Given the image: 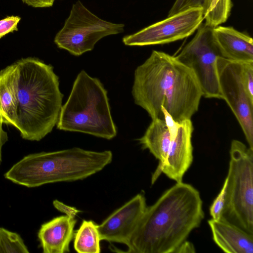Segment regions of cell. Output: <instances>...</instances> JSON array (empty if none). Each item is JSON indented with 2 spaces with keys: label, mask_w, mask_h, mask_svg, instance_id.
<instances>
[{
  "label": "cell",
  "mask_w": 253,
  "mask_h": 253,
  "mask_svg": "<svg viewBox=\"0 0 253 253\" xmlns=\"http://www.w3.org/2000/svg\"><path fill=\"white\" fill-rule=\"evenodd\" d=\"M113 159L110 150L101 152L79 147L29 154L4 174L5 179L27 188L84 179L102 170Z\"/></svg>",
  "instance_id": "cell-4"
},
{
  "label": "cell",
  "mask_w": 253,
  "mask_h": 253,
  "mask_svg": "<svg viewBox=\"0 0 253 253\" xmlns=\"http://www.w3.org/2000/svg\"><path fill=\"white\" fill-rule=\"evenodd\" d=\"M74 247L79 253H99L101 241L98 225L92 220L83 221L75 233Z\"/></svg>",
  "instance_id": "cell-18"
},
{
  "label": "cell",
  "mask_w": 253,
  "mask_h": 253,
  "mask_svg": "<svg viewBox=\"0 0 253 253\" xmlns=\"http://www.w3.org/2000/svg\"><path fill=\"white\" fill-rule=\"evenodd\" d=\"M124 27L123 24L100 18L78 0L73 4L69 17L56 34L54 42L59 48L80 56L92 50L103 37L123 32Z\"/></svg>",
  "instance_id": "cell-7"
},
{
  "label": "cell",
  "mask_w": 253,
  "mask_h": 253,
  "mask_svg": "<svg viewBox=\"0 0 253 253\" xmlns=\"http://www.w3.org/2000/svg\"><path fill=\"white\" fill-rule=\"evenodd\" d=\"M204 218L199 192L182 181L147 206L127 245L133 253H174Z\"/></svg>",
  "instance_id": "cell-2"
},
{
  "label": "cell",
  "mask_w": 253,
  "mask_h": 253,
  "mask_svg": "<svg viewBox=\"0 0 253 253\" xmlns=\"http://www.w3.org/2000/svg\"><path fill=\"white\" fill-rule=\"evenodd\" d=\"M214 44L220 56L236 61H253V40L232 27L212 29Z\"/></svg>",
  "instance_id": "cell-13"
},
{
  "label": "cell",
  "mask_w": 253,
  "mask_h": 253,
  "mask_svg": "<svg viewBox=\"0 0 253 253\" xmlns=\"http://www.w3.org/2000/svg\"><path fill=\"white\" fill-rule=\"evenodd\" d=\"M138 140L143 149H148L159 161L158 167L152 176L153 184L161 174L169 153L171 142L170 123L166 120H152L144 135Z\"/></svg>",
  "instance_id": "cell-16"
},
{
  "label": "cell",
  "mask_w": 253,
  "mask_h": 253,
  "mask_svg": "<svg viewBox=\"0 0 253 253\" xmlns=\"http://www.w3.org/2000/svg\"><path fill=\"white\" fill-rule=\"evenodd\" d=\"M23 239L17 233L0 227V253H29Z\"/></svg>",
  "instance_id": "cell-20"
},
{
  "label": "cell",
  "mask_w": 253,
  "mask_h": 253,
  "mask_svg": "<svg viewBox=\"0 0 253 253\" xmlns=\"http://www.w3.org/2000/svg\"><path fill=\"white\" fill-rule=\"evenodd\" d=\"M135 103L152 120L179 124L198 111L203 93L194 72L175 56L153 50L134 72Z\"/></svg>",
  "instance_id": "cell-1"
},
{
  "label": "cell",
  "mask_w": 253,
  "mask_h": 253,
  "mask_svg": "<svg viewBox=\"0 0 253 253\" xmlns=\"http://www.w3.org/2000/svg\"><path fill=\"white\" fill-rule=\"evenodd\" d=\"M229 154L225 203L220 220L253 234V150L234 139Z\"/></svg>",
  "instance_id": "cell-6"
},
{
  "label": "cell",
  "mask_w": 253,
  "mask_h": 253,
  "mask_svg": "<svg viewBox=\"0 0 253 253\" xmlns=\"http://www.w3.org/2000/svg\"><path fill=\"white\" fill-rule=\"evenodd\" d=\"M17 106L14 127L23 139L39 141L57 124L63 94L53 67L37 58L14 63Z\"/></svg>",
  "instance_id": "cell-3"
},
{
  "label": "cell",
  "mask_w": 253,
  "mask_h": 253,
  "mask_svg": "<svg viewBox=\"0 0 253 253\" xmlns=\"http://www.w3.org/2000/svg\"><path fill=\"white\" fill-rule=\"evenodd\" d=\"M242 62L218 56L216 67L221 99L238 121L249 144L253 150V99L243 83Z\"/></svg>",
  "instance_id": "cell-9"
},
{
  "label": "cell",
  "mask_w": 253,
  "mask_h": 253,
  "mask_svg": "<svg viewBox=\"0 0 253 253\" xmlns=\"http://www.w3.org/2000/svg\"><path fill=\"white\" fill-rule=\"evenodd\" d=\"M28 5L35 8L48 7L53 5L54 0H22Z\"/></svg>",
  "instance_id": "cell-26"
},
{
  "label": "cell",
  "mask_w": 253,
  "mask_h": 253,
  "mask_svg": "<svg viewBox=\"0 0 253 253\" xmlns=\"http://www.w3.org/2000/svg\"><path fill=\"white\" fill-rule=\"evenodd\" d=\"M194 127L191 119L177 124L171 132V142L166 161L161 169L168 178L182 181L193 160L192 136Z\"/></svg>",
  "instance_id": "cell-12"
},
{
  "label": "cell",
  "mask_w": 253,
  "mask_h": 253,
  "mask_svg": "<svg viewBox=\"0 0 253 253\" xmlns=\"http://www.w3.org/2000/svg\"><path fill=\"white\" fill-rule=\"evenodd\" d=\"M212 239L227 253H253V234L221 220L208 221Z\"/></svg>",
  "instance_id": "cell-15"
},
{
  "label": "cell",
  "mask_w": 253,
  "mask_h": 253,
  "mask_svg": "<svg viewBox=\"0 0 253 253\" xmlns=\"http://www.w3.org/2000/svg\"><path fill=\"white\" fill-rule=\"evenodd\" d=\"M2 124L0 120V166L2 163V149L8 139L7 133L2 128Z\"/></svg>",
  "instance_id": "cell-28"
},
{
  "label": "cell",
  "mask_w": 253,
  "mask_h": 253,
  "mask_svg": "<svg viewBox=\"0 0 253 253\" xmlns=\"http://www.w3.org/2000/svg\"><path fill=\"white\" fill-rule=\"evenodd\" d=\"M212 29L202 23L194 38L175 57L194 72L203 96L221 99L216 67L220 56L213 42Z\"/></svg>",
  "instance_id": "cell-8"
},
{
  "label": "cell",
  "mask_w": 253,
  "mask_h": 253,
  "mask_svg": "<svg viewBox=\"0 0 253 253\" xmlns=\"http://www.w3.org/2000/svg\"><path fill=\"white\" fill-rule=\"evenodd\" d=\"M147 207L143 193H138L98 225L101 241L127 245Z\"/></svg>",
  "instance_id": "cell-11"
},
{
  "label": "cell",
  "mask_w": 253,
  "mask_h": 253,
  "mask_svg": "<svg viewBox=\"0 0 253 253\" xmlns=\"http://www.w3.org/2000/svg\"><path fill=\"white\" fill-rule=\"evenodd\" d=\"M21 20L19 16H8L0 20V39L14 31H17V25Z\"/></svg>",
  "instance_id": "cell-24"
},
{
  "label": "cell",
  "mask_w": 253,
  "mask_h": 253,
  "mask_svg": "<svg viewBox=\"0 0 253 253\" xmlns=\"http://www.w3.org/2000/svg\"><path fill=\"white\" fill-rule=\"evenodd\" d=\"M58 129L110 140L117 133L107 91L100 81L84 70L78 75L66 102L62 106Z\"/></svg>",
  "instance_id": "cell-5"
},
{
  "label": "cell",
  "mask_w": 253,
  "mask_h": 253,
  "mask_svg": "<svg viewBox=\"0 0 253 253\" xmlns=\"http://www.w3.org/2000/svg\"><path fill=\"white\" fill-rule=\"evenodd\" d=\"M204 20L203 8H189L124 37L123 42L128 46L168 43L192 35Z\"/></svg>",
  "instance_id": "cell-10"
},
{
  "label": "cell",
  "mask_w": 253,
  "mask_h": 253,
  "mask_svg": "<svg viewBox=\"0 0 253 253\" xmlns=\"http://www.w3.org/2000/svg\"><path fill=\"white\" fill-rule=\"evenodd\" d=\"M195 248L193 244L186 240L176 250L174 253H195Z\"/></svg>",
  "instance_id": "cell-27"
},
{
  "label": "cell",
  "mask_w": 253,
  "mask_h": 253,
  "mask_svg": "<svg viewBox=\"0 0 253 253\" xmlns=\"http://www.w3.org/2000/svg\"><path fill=\"white\" fill-rule=\"evenodd\" d=\"M205 0H175L168 16H170L189 8L204 6Z\"/></svg>",
  "instance_id": "cell-22"
},
{
  "label": "cell",
  "mask_w": 253,
  "mask_h": 253,
  "mask_svg": "<svg viewBox=\"0 0 253 253\" xmlns=\"http://www.w3.org/2000/svg\"><path fill=\"white\" fill-rule=\"evenodd\" d=\"M227 184V179L226 177L222 188L210 208V215L214 220H220L221 218L225 203Z\"/></svg>",
  "instance_id": "cell-21"
},
{
  "label": "cell",
  "mask_w": 253,
  "mask_h": 253,
  "mask_svg": "<svg viewBox=\"0 0 253 253\" xmlns=\"http://www.w3.org/2000/svg\"><path fill=\"white\" fill-rule=\"evenodd\" d=\"M17 106V84L14 63L0 71V120L15 126Z\"/></svg>",
  "instance_id": "cell-17"
},
{
  "label": "cell",
  "mask_w": 253,
  "mask_h": 253,
  "mask_svg": "<svg viewBox=\"0 0 253 253\" xmlns=\"http://www.w3.org/2000/svg\"><path fill=\"white\" fill-rule=\"evenodd\" d=\"M242 73L246 89L253 99V61L242 62Z\"/></svg>",
  "instance_id": "cell-23"
},
{
  "label": "cell",
  "mask_w": 253,
  "mask_h": 253,
  "mask_svg": "<svg viewBox=\"0 0 253 253\" xmlns=\"http://www.w3.org/2000/svg\"><path fill=\"white\" fill-rule=\"evenodd\" d=\"M53 206L58 211L65 213L66 215L75 217L80 211L77 209L66 205L61 202L55 200L53 201Z\"/></svg>",
  "instance_id": "cell-25"
},
{
  "label": "cell",
  "mask_w": 253,
  "mask_h": 253,
  "mask_svg": "<svg viewBox=\"0 0 253 253\" xmlns=\"http://www.w3.org/2000/svg\"><path fill=\"white\" fill-rule=\"evenodd\" d=\"M232 6L231 0H205L203 7L205 24L214 28L225 23L230 15Z\"/></svg>",
  "instance_id": "cell-19"
},
{
  "label": "cell",
  "mask_w": 253,
  "mask_h": 253,
  "mask_svg": "<svg viewBox=\"0 0 253 253\" xmlns=\"http://www.w3.org/2000/svg\"><path fill=\"white\" fill-rule=\"evenodd\" d=\"M75 217L68 215L55 217L42 224L38 233L40 246L44 253L70 252V244L74 237Z\"/></svg>",
  "instance_id": "cell-14"
}]
</instances>
